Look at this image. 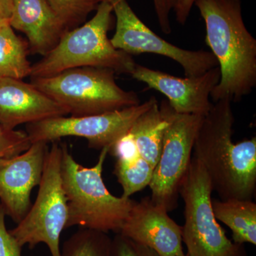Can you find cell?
<instances>
[{"mask_svg":"<svg viewBox=\"0 0 256 256\" xmlns=\"http://www.w3.org/2000/svg\"><path fill=\"white\" fill-rule=\"evenodd\" d=\"M206 25V42L220 72L214 102L242 100L256 86V40L247 30L242 0H196Z\"/></svg>","mask_w":256,"mask_h":256,"instance_id":"obj_2","label":"cell"},{"mask_svg":"<svg viewBox=\"0 0 256 256\" xmlns=\"http://www.w3.org/2000/svg\"><path fill=\"white\" fill-rule=\"evenodd\" d=\"M48 151L47 143L34 142L22 154L0 160V204L16 224L32 206V192L40 185Z\"/></svg>","mask_w":256,"mask_h":256,"instance_id":"obj_11","label":"cell"},{"mask_svg":"<svg viewBox=\"0 0 256 256\" xmlns=\"http://www.w3.org/2000/svg\"><path fill=\"white\" fill-rule=\"evenodd\" d=\"M118 233L152 249L160 256L184 255L182 227L170 218L164 206L154 203L150 197L136 202Z\"/></svg>","mask_w":256,"mask_h":256,"instance_id":"obj_13","label":"cell"},{"mask_svg":"<svg viewBox=\"0 0 256 256\" xmlns=\"http://www.w3.org/2000/svg\"><path fill=\"white\" fill-rule=\"evenodd\" d=\"M188 256V254H186V255H185V254H184V256Z\"/></svg>","mask_w":256,"mask_h":256,"instance_id":"obj_28","label":"cell"},{"mask_svg":"<svg viewBox=\"0 0 256 256\" xmlns=\"http://www.w3.org/2000/svg\"><path fill=\"white\" fill-rule=\"evenodd\" d=\"M154 10L162 32L165 34L172 33L170 13L174 10L176 0H153Z\"/></svg>","mask_w":256,"mask_h":256,"instance_id":"obj_25","label":"cell"},{"mask_svg":"<svg viewBox=\"0 0 256 256\" xmlns=\"http://www.w3.org/2000/svg\"><path fill=\"white\" fill-rule=\"evenodd\" d=\"M232 101L214 102L195 138L194 156L220 200H252L256 188V138L234 143Z\"/></svg>","mask_w":256,"mask_h":256,"instance_id":"obj_1","label":"cell"},{"mask_svg":"<svg viewBox=\"0 0 256 256\" xmlns=\"http://www.w3.org/2000/svg\"><path fill=\"white\" fill-rule=\"evenodd\" d=\"M130 76L164 94L175 112L206 116L214 105L210 98L220 82V72L217 66L200 76L178 78L136 64Z\"/></svg>","mask_w":256,"mask_h":256,"instance_id":"obj_12","label":"cell"},{"mask_svg":"<svg viewBox=\"0 0 256 256\" xmlns=\"http://www.w3.org/2000/svg\"><path fill=\"white\" fill-rule=\"evenodd\" d=\"M62 106L22 80L0 78V124L14 130L52 118L66 116Z\"/></svg>","mask_w":256,"mask_h":256,"instance_id":"obj_14","label":"cell"},{"mask_svg":"<svg viewBox=\"0 0 256 256\" xmlns=\"http://www.w3.org/2000/svg\"><path fill=\"white\" fill-rule=\"evenodd\" d=\"M112 69L78 67L48 77L32 78L31 84L72 117L92 116L140 104L138 94L118 85Z\"/></svg>","mask_w":256,"mask_h":256,"instance_id":"obj_5","label":"cell"},{"mask_svg":"<svg viewBox=\"0 0 256 256\" xmlns=\"http://www.w3.org/2000/svg\"><path fill=\"white\" fill-rule=\"evenodd\" d=\"M112 256H160L146 246L117 233L112 239Z\"/></svg>","mask_w":256,"mask_h":256,"instance_id":"obj_23","label":"cell"},{"mask_svg":"<svg viewBox=\"0 0 256 256\" xmlns=\"http://www.w3.org/2000/svg\"><path fill=\"white\" fill-rule=\"evenodd\" d=\"M216 218L232 230L235 244L256 245V204L252 200H212Z\"/></svg>","mask_w":256,"mask_h":256,"instance_id":"obj_16","label":"cell"},{"mask_svg":"<svg viewBox=\"0 0 256 256\" xmlns=\"http://www.w3.org/2000/svg\"><path fill=\"white\" fill-rule=\"evenodd\" d=\"M5 216L0 204V256H22V247L6 228Z\"/></svg>","mask_w":256,"mask_h":256,"instance_id":"obj_24","label":"cell"},{"mask_svg":"<svg viewBox=\"0 0 256 256\" xmlns=\"http://www.w3.org/2000/svg\"><path fill=\"white\" fill-rule=\"evenodd\" d=\"M114 3H100L92 20L64 34L53 50L32 66L31 78L52 76L67 69L98 67L131 75L132 56L112 46L108 32L114 21Z\"/></svg>","mask_w":256,"mask_h":256,"instance_id":"obj_4","label":"cell"},{"mask_svg":"<svg viewBox=\"0 0 256 256\" xmlns=\"http://www.w3.org/2000/svg\"><path fill=\"white\" fill-rule=\"evenodd\" d=\"M156 101V98L152 97L139 105L107 114L44 120L26 124V132L32 143L53 142L62 138L78 137L86 139L90 148L109 150Z\"/></svg>","mask_w":256,"mask_h":256,"instance_id":"obj_9","label":"cell"},{"mask_svg":"<svg viewBox=\"0 0 256 256\" xmlns=\"http://www.w3.org/2000/svg\"><path fill=\"white\" fill-rule=\"evenodd\" d=\"M9 23L28 37L30 53L44 56L56 46L66 30L47 0H12Z\"/></svg>","mask_w":256,"mask_h":256,"instance_id":"obj_15","label":"cell"},{"mask_svg":"<svg viewBox=\"0 0 256 256\" xmlns=\"http://www.w3.org/2000/svg\"><path fill=\"white\" fill-rule=\"evenodd\" d=\"M159 106L166 127L149 186L151 200L170 212L176 205L180 183L190 166L195 138L204 116L178 114L166 100Z\"/></svg>","mask_w":256,"mask_h":256,"instance_id":"obj_8","label":"cell"},{"mask_svg":"<svg viewBox=\"0 0 256 256\" xmlns=\"http://www.w3.org/2000/svg\"><path fill=\"white\" fill-rule=\"evenodd\" d=\"M62 144L48 149L36 201L18 226L10 232L22 248L47 246L52 256H60V238L66 229L68 206L62 176Z\"/></svg>","mask_w":256,"mask_h":256,"instance_id":"obj_7","label":"cell"},{"mask_svg":"<svg viewBox=\"0 0 256 256\" xmlns=\"http://www.w3.org/2000/svg\"><path fill=\"white\" fill-rule=\"evenodd\" d=\"M32 144L26 132L8 129L0 124V160L22 154Z\"/></svg>","mask_w":256,"mask_h":256,"instance_id":"obj_22","label":"cell"},{"mask_svg":"<svg viewBox=\"0 0 256 256\" xmlns=\"http://www.w3.org/2000/svg\"><path fill=\"white\" fill-rule=\"evenodd\" d=\"M62 256H112V238L107 233L82 228L64 242Z\"/></svg>","mask_w":256,"mask_h":256,"instance_id":"obj_19","label":"cell"},{"mask_svg":"<svg viewBox=\"0 0 256 256\" xmlns=\"http://www.w3.org/2000/svg\"><path fill=\"white\" fill-rule=\"evenodd\" d=\"M195 1L196 0H176L174 11L178 24L184 25L186 22Z\"/></svg>","mask_w":256,"mask_h":256,"instance_id":"obj_26","label":"cell"},{"mask_svg":"<svg viewBox=\"0 0 256 256\" xmlns=\"http://www.w3.org/2000/svg\"><path fill=\"white\" fill-rule=\"evenodd\" d=\"M178 192L184 203L182 240L188 256H247L242 245L232 242L217 222L210 178L194 156Z\"/></svg>","mask_w":256,"mask_h":256,"instance_id":"obj_6","label":"cell"},{"mask_svg":"<svg viewBox=\"0 0 256 256\" xmlns=\"http://www.w3.org/2000/svg\"><path fill=\"white\" fill-rule=\"evenodd\" d=\"M154 169L141 156L130 160H116L114 174L124 190L122 196L130 198L149 186Z\"/></svg>","mask_w":256,"mask_h":256,"instance_id":"obj_20","label":"cell"},{"mask_svg":"<svg viewBox=\"0 0 256 256\" xmlns=\"http://www.w3.org/2000/svg\"><path fill=\"white\" fill-rule=\"evenodd\" d=\"M28 54V42L18 36L9 22L0 25V78L22 80L30 76Z\"/></svg>","mask_w":256,"mask_h":256,"instance_id":"obj_18","label":"cell"},{"mask_svg":"<svg viewBox=\"0 0 256 256\" xmlns=\"http://www.w3.org/2000/svg\"><path fill=\"white\" fill-rule=\"evenodd\" d=\"M112 3L116 26L110 42L117 50L131 56L151 53L168 57L181 65L186 77L200 76L218 66L212 52L184 50L158 36L138 18L128 0Z\"/></svg>","mask_w":256,"mask_h":256,"instance_id":"obj_10","label":"cell"},{"mask_svg":"<svg viewBox=\"0 0 256 256\" xmlns=\"http://www.w3.org/2000/svg\"><path fill=\"white\" fill-rule=\"evenodd\" d=\"M112 0H47L66 31L78 28L100 3Z\"/></svg>","mask_w":256,"mask_h":256,"instance_id":"obj_21","label":"cell"},{"mask_svg":"<svg viewBox=\"0 0 256 256\" xmlns=\"http://www.w3.org/2000/svg\"><path fill=\"white\" fill-rule=\"evenodd\" d=\"M62 176L68 206L66 228L80 226L118 233L136 201L114 196L102 180L108 148L101 150L97 163L86 168L76 161L66 144H62Z\"/></svg>","mask_w":256,"mask_h":256,"instance_id":"obj_3","label":"cell"},{"mask_svg":"<svg viewBox=\"0 0 256 256\" xmlns=\"http://www.w3.org/2000/svg\"><path fill=\"white\" fill-rule=\"evenodd\" d=\"M165 127L166 122L156 100L138 118L130 130L140 156L154 168L161 154Z\"/></svg>","mask_w":256,"mask_h":256,"instance_id":"obj_17","label":"cell"},{"mask_svg":"<svg viewBox=\"0 0 256 256\" xmlns=\"http://www.w3.org/2000/svg\"><path fill=\"white\" fill-rule=\"evenodd\" d=\"M12 0H0V25L9 22L11 16Z\"/></svg>","mask_w":256,"mask_h":256,"instance_id":"obj_27","label":"cell"}]
</instances>
